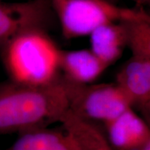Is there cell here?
<instances>
[{"label": "cell", "instance_id": "obj_6", "mask_svg": "<svg viewBox=\"0 0 150 150\" xmlns=\"http://www.w3.org/2000/svg\"><path fill=\"white\" fill-rule=\"evenodd\" d=\"M115 83L149 122L150 113V57L131 55L116 75Z\"/></svg>", "mask_w": 150, "mask_h": 150}, {"label": "cell", "instance_id": "obj_3", "mask_svg": "<svg viewBox=\"0 0 150 150\" xmlns=\"http://www.w3.org/2000/svg\"><path fill=\"white\" fill-rule=\"evenodd\" d=\"M50 3L67 39L90 35L107 24L150 20L142 7L125 8L106 0H50Z\"/></svg>", "mask_w": 150, "mask_h": 150}, {"label": "cell", "instance_id": "obj_2", "mask_svg": "<svg viewBox=\"0 0 150 150\" xmlns=\"http://www.w3.org/2000/svg\"><path fill=\"white\" fill-rule=\"evenodd\" d=\"M5 68L15 83L42 86L54 83L60 74V52L42 27L25 30L3 47Z\"/></svg>", "mask_w": 150, "mask_h": 150}, {"label": "cell", "instance_id": "obj_14", "mask_svg": "<svg viewBox=\"0 0 150 150\" xmlns=\"http://www.w3.org/2000/svg\"><path fill=\"white\" fill-rule=\"evenodd\" d=\"M106 1H110V2H112L113 4H117L119 0H106Z\"/></svg>", "mask_w": 150, "mask_h": 150}, {"label": "cell", "instance_id": "obj_10", "mask_svg": "<svg viewBox=\"0 0 150 150\" xmlns=\"http://www.w3.org/2000/svg\"><path fill=\"white\" fill-rule=\"evenodd\" d=\"M89 35L91 50L108 67L119 59L127 47L126 28L123 22L101 26Z\"/></svg>", "mask_w": 150, "mask_h": 150}, {"label": "cell", "instance_id": "obj_15", "mask_svg": "<svg viewBox=\"0 0 150 150\" xmlns=\"http://www.w3.org/2000/svg\"><path fill=\"white\" fill-rule=\"evenodd\" d=\"M0 150H1V149H0Z\"/></svg>", "mask_w": 150, "mask_h": 150}, {"label": "cell", "instance_id": "obj_11", "mask_svg": "<svg viewBox=\"0 0 150 150\" xmlns=\"http://www.w3.org/2000/svg\"><path fill=\"white\" fill-rule=\"evenodd\" d=\"M60 122L74 138L80 150H115L95 123L83 120L69 110Z\"/></svg>", "mask_w": 150, "mask_h": 150}, {"label": "cell", "instance_id": "obj_8", "mask_svg": "<svg viewBox=\"0 0 150 150\" xmlns=\"http://www.w3.org/2000/svg\"><path fill=\"white\" fill-rule=\"evenodd\" d=\"M108 67L91 49L60 52V70L67 80L75 84H91Z\"/></svg>", "mask_w": 150, "mask_h": 150}, {"label": "cell", "instance_id": "obj_1", "mask_svg": "<svg viewBox=\"0 0 150 150\" xmlns=\"http://www.w3.org/2000/svg\"><path fill=\"white\" fill-rule=\"evenodd\" d=\"M69 89L63 76L42 86L0 83V136L60 122L69 110Z\"/></svg>", "mask_w": 150, "mask_h": 150}, {"label": "cell", "instance_id": "obj_4", "mask_svg": "<svg viewBox=\"0 0 150 150\" xmlns=\"http://www.w3.org/2000/svg\"><path fill=\"white\" fill-rule=\"evenodd\" d=\"M131 108L128 97L115 83L78 85L70 81L68 110L83 120L104 125Z\"/></svg>", "mask_w": 150, "mask_h": 150}, {"label": "cell", "instance_id": "obj_13", "mask_svg": "<svg viewBox=\"0 0 150 150\" xmlns=\"http://www.w3.org/2000/svg\"><path fill=\"white\" fill-rule=\"evenodd\" d=\"M136 150H150V140L145 142V144H143L142 146H140L139 148Z\"/></svg>", "mask_w": 150, "mask_h": 150}, {"label": "cell", "instance_id": "obj_7", "mask_svg": "<svg viewBox=\"0 0 150 150\" xmlns=\"http://www.w3.org/2000/svg\"><path fill=\"white\" fill-rule=\"evenodd\" d=\"M105 134L115 150H136L150 140L147 122L131 108L104 124Z\"/></svg>", "mask_w": 150, "mask_h": 150}, {"label": "cell", "instance_id": "obj_9", "mask_svg": "<svg viewBox=\"0 0 150 150\" xmlns=\"http://www.w3.org/2000/svg\"><path fill=\"white\" fill-rule=\"evenodd\" d=\"M18 135L16 141L4 150H80L74 138L64 129L55 130L42 127Z\"/></svg>", "mask_w": 150, "mask_h": 150}, {"label": "cell", "instance_id": "obj_5", "mask_svg": "<svg viewBox=\"0 0 150 150\" xmlns=\"http://www.w3.org/2000/svg\"><path fill=\"white\" fill-rule=\"evenodd\" d=\"M51 8L50 0L27 2H0V47H4L20 33L42 27Z\"/></svg>", "mask_w": 150, "mask_h": 150}, {"label": "cell", "instance_id": "obj_12", "mask_svg": "<svg viewBox=\"0 0 150 150\" xmlns=\"http://www.w3.org/2000/svg\"><path fill=\"white\" fill-rule=\"evenodd\" d=\"M134 2L137 5L139 6L140 7H142L143 5L147 4L149 3L150 0H131Z\"/></svg>", "mask_w": 150, "mask_h": 150}]
</instances>
